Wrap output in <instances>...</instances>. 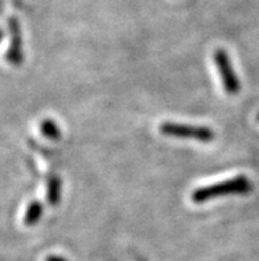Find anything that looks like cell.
<instances>
[{"label":"cell","mask_w":259,"mask_h":261,"mask_svg":"<svg viewBox=\"0 0 259 261\" xmlns=\"http://www.w3.org/2000/svg\"><path fill=\"white\" fill-rule=\"evenodd\" d=\"M251 182L245 175H238L236 178L227 179L225 182L213 183L196 189L192 192V200L196 204H201L214 198L226 195H245L251 191Z\"/></svg>","instance_id":"6da1fadb"},{"label":"cell","mask_w":259,"mask_h":261,"mask_svg":"<svg viewBox=\"0 0 259 261\" xmlns=\"http://www.w3.org/2000/svg\"><path fill=\"white\" fill-rule=\"evenodd\" d=\"M0 12H2V3H0Z\"/></svg>","instance_id":"30bf717a"},{"label":"cell","mask_w":259,"mask_h":261,"mask_svg":"<svg viewBox=\"0 0 259 261\" xmlns=\"http://www.w3.org/2000/svg\"><path fill=\"white\" fill-rule=\"evenodd\" d=\"M40 132L43 133L44 137L52 139V141H59L61 138V132L53 119H44L43 122L40 123Z\"/></svg>","instance_id":"52a82bcc"},{"label":"cell","mask_w":259,"mask_h":261,"mask_svg":"<svg viewBox=\"0 0 259 261\" xmlns=\"http://www.w3.org/2000/svg\"><path fill=\"white\" fill-rule=\"evenodd\" d=\"M8 27H10L11 43L6 52V59L11 65L20 66L23 63V37H21L20 24L15 17H10Z\"/></svg>","instance_id":"277c9868"},{"label":"cell","mask_w":259,"mask_h":261,"mask_svg":"<svg viewBox=\"0 0 259 261\" xmlns=\"http://www.w3.org/2000/svg\"><path fill=\"white\" fill-rule=\"evenodd\" d=\"M45 261H68L64 257H60V256H48Z\"/></svg>","instance_id":"ba28073f"},{"label":"cell","mask_w":259,"mask_h":261,"mask_svg":"<svg viewBox=\"0 0 259 261\" xmlns=\"http://www.w3.org/2000/svg\"><path fill=\"white\" fill-rule=\"evenodd\" d=\"M46 200L50 205H57L61 200V179L52 175L46 185Z\"/></svg>","instance_id":"5b68a950"},{"label":"cell","mask_w":259,"mask_h":261,"mask_svg":"<svg viewBox=\"0 0 259 261\" xmlns=\"http://www.w3.org/2000/svg\"><path fill=\"white\" fill-rule=\"evenodd\" d=\"M2 39H3V31L0 30V43H2Z\"/></svg>","instance_id":"9c48e42d"},{"label":"cell","mask_w":259,"mask_h":261,"mask_svg":"<svg viewBox=\"0 0 259 261\" xmlns=\"http://www.w3.org/2000/svg\"><path fill=\"white\" fill-rule=\"evenodd\" d=\"M43 204L39 202V200H33L28 204L25 211V215H24V224L26 227H32V225H36L39 223V220L43 216Z\"/></svg>","instance_id":"8992f818"},{"label":"cell","mask_w":259,"mask_h":261,"mask_svg":"<svg viewBox=\"0 0 259 261\" xmlns=\"http://www.w3.org/2000/svg\"><path fill=\"white\" fill-rule=\"evenodd\" d=\"M214 63H216L217 70L220 73V77L222 79L223 88L226 90L227 94L234 96L240 92V81L237 79L236 73H234L233 65L230 63V59L227 53L223 49H217L214 52Z\"/></svg>","instance_id":"3957f363"},{"label":"cell","mask_w":259,"mask_h":261,"mask_svg":"<svg viewBox=\"0 0 259 261\" xmlns=\"http://www.w3.org/2000/svg\"><path fill=\"white\" fill-rule=\"evenodd\" d=\"M160 133L164 136L181 139H194L198 142H212L214 139V132L205 126L185 125V123L163 122L160 125Z\"/></svg>","instance_id":"7a4b0ae2"}]
</instances>
